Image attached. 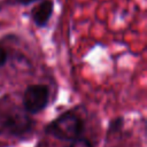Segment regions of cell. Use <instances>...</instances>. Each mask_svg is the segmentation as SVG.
I'll return each mask as SVG.
<instances>
[{
  "label": "cell",
  "mask_w": 147,
  "mask_h": 147,
  "mask_svg": "<svg viewBox=\"0 0 147 147\" xmlns=\"http://www.w3.org/2000/svg\"><path fill=\"white\" fill-rule=\"evenodd\" d=\"M83 124L78 116L65 113L51 123L47 131L61 140H75L82 131Z\"/></svg>",
  "instance_id": "obj_1"
},
{
  "label": "cell",
  "mask_w": 147,
  "mask_h": 147,
  "mask_svg": "<svg viewBox=\"0 0 147 147\" xmlns=\"http://www.w3.org/2000/svg\"><path fill=\"white\" fill-rule=\"evenodd\" d=\"M48 102V90L45 85H31L23 95V105L28 113L36 114L42 110Z\"/></svg>",
  "instance_id": "obj_2"
},
{
  "label": "cell",
  "mask_w": 147,
  "mask_h": 147,
  "mask_svg": "<svg viewBox=\"0 0 147 147\" xmlns=\"http://www.w3.org/2000/svg\"><path fill=\"white\" fill-rule=\"evenodd\" d=\"M30 125V118L21 113L7 115V131H9L10 133L20 134L22 132H25L26 130H29Z\"/></svg>",
  "instance_id": "obj_3"
},
{
  "label": "cell",
  "mask_w": 147,
  "mask_h": 147,
  "mask_svg": "<svg viewBox=\"0 0 147 147\" xmlns=\"http://www.w3.org/2000/svg\"><path fill=\"white\" fill-rule=\"evenodd\" d=\"M53 14V2L51 0L41 1L37 7L33 8L31 15L34 23L38 26H45Z\"/></svg>",
  "instance_id": "obj_4"
},
{
  "label": "cell",
  "mask_w": 147,
  "mask_h": 147,
  "mask_svg": "<svg viewBox=\"0 0 147 147\" xmlns=\"http://www.w3.org/2000/svg\"><path fill=\"white\" fill-rule=\"evenodd\" d=\"M70 147H93L91 145V142L87 140V139H84V138H77L72 141L71 146Z\"/></svg>",
  "instance_id": "obj_5"
},
{
  "label": "cell",
  "mask_w": 147,
  "mask_h": 147,
  "mask_svg": "<svg viewBox=\"0 0 147 147\" xmlns=\"http://www.w3.org/2000/svg\"><path fill=\"white\" fill-rule=\"evenodd\" d=\"M7 131V115L0 113V133Z\"/></svg>",
  "instance_id": "obj_6"
},
{
  "label": "cell",
  "mask_w": 147,
  "mask_h": 147,
  "mask_svg": "<svg viewBox=\"0 0 147 147\" xmlns=\"http://www.w3.org/2000/svg\"><path fill=\"white\" fill-rule=\"evenodd\" d=\"M7 61V53L6 51L0 46V67H2Z\"/></svg>",
  "instance_id": "obj_7"
},
{
  "label": "cell",
  "mask_w": 147,
  "mask_h": 147,
  "mask_svg": "<svg viewBox=\"0 0 147 147\" xmlns=\"http://www.w3.org/2000/svg\"><path fill=\"white\" fill-rule=\"evenodd\" d=\"M15 1L18 2V3H21V5H29V3L34 2V1H37V0H15Z\"/></svg>",
  "instance_id": "obj_8"
}]
</instances>
